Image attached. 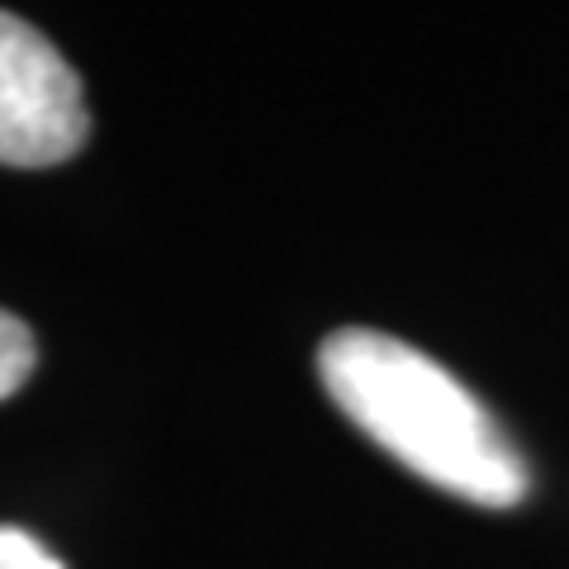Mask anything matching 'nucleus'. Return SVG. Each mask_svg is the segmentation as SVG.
<instances>
[{"instance_id":"20e7f679","label":"nucleus","mask_w":569,"mask_h":569,"mask_svg":"<svg viewBox=\"0 0 569 569\" xmlns=\"http://www.w3.org/2000/svg\"><path fill=\"white\" fill-rule=\"evenodd\" d=\"M0 569H67L52 550L20 527H0Z\"/></svg>"},{"instance_id":"f257e3e1","label":"nucleus","mask_w":569,"mask_h":569,"mask_svg":"<svg viewBox=\"0 0 569 569\" xmlns=\"http://www.w3.org/2000/svg\"><path fill=\"white\" fill-rule=\"evenodd\" d=\"M318 376L337 413L422 475L479 508H512L531 489L498 418L427 351L376 328H337L318 347Z\"/></svg>"},{"instance_id":"f03ea898","label":"nucleus","mask_w":569,"mask_h":569,"mask_svg":"<svg viewBox=\"0 0 569 569\" xmlns=\"http://www.w3.org/2000/svg\"><path fill=\"white\" fill-rule=\"evenodd\" d=\"M91 133L81 77L20 14L0 10V162L58 167Z\"/></svg>"},{"instance_id":"7ed1b4c3","label":"nucleus","mask_w":569,"mask_h":569,"mask_svg":"<svg viewBox=\"0 0 569 569\" xmlns=\"http://www.w3.org/2000/svg\"><path fill=\"white\" fill-rule=\"evenodd\" d=\"M33 361H39L33 332L14 313L0 309V399H10L14 389H24V380L33 376Z\"/></svg>"}]
</instances>
